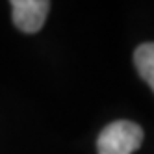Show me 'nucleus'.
Masks as SVG:
<instances>
[{
	"instance_id": "nucleus-1",
	"label": "nucleus",
	"mask_w": 154,
	"mask_h": 154,
	"mask_svg": "<svg viewBox=\"0 0 154 154\" xmlns=\"http://www.w3.org/2000/svg\"><path fill=\"white\" fill-rule=\"evenodd\" d=\"M143 128L132 121H113L97 139L98 154H134L143 143Z\"/></svg>"
},
{
	"instance_id": "nucleus-2",
	"label": "nucleus",
	"mask_w": 154,
	"mask_h": 154,
	"mask_svg": "<svg viewBox=\"0 0 154 154\" xmlns=\"http://www.w3.org/2000/svg\"><path fill=\"white\" fill-rule=\"evenodd\" d=\"M50 9L47 0H13L11 15L15 26L24 34H35L43 28Z\"/></svg>"
},
{
	"instance_id": "nucleus-3",
	"label": "nucleus",
	"mask_w": 154,
	"mask_h": 154,
	"mask_svg": "<svg viewBox=\"0 0 154 154\" xmlns=\"http://www.w3.org/2000/svg\"><path fill=\"white\" fill-rule=\"evenodd\" d=\"M134 65L139 72V76L149 84V87L154 91V41L143 43L134 52Z\"/></svg>"
}]
</instances>
